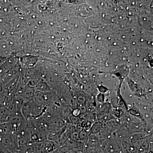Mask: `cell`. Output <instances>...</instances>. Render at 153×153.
<instances>
[{"label": "cell", "mask_w": 153, "mask_h": 153, "mask_svg": "<svg viewBox=\"0 0 153 153\" xmlns=\"http://www.w3.org/2000/svg\"><path fill=\"white\" fill-rule=\"evenodd\" d=\"M48 107L36 103L34 100L25 102L22 108V113L27 121L35 120L42 116Z\"/></svg>", "instance_id": "6da1fadb"}, {"label": "cell", "mask_w": 153, "mask_h": 153, "mask_svg": "<svg viewBox=\"0 0 153 153\" xmlns=\"http://www.w3.org/2000/svg\"><path fill=\"white\" fill-rule=\"evenodd\" d=\"M81 113V111L79 110V108H76L73 109V110L72 111L71 115H72L73 116L75 117H78Z\"/></svg>", "instance_id": "277c9868"}, {"label": "cell", "mask_w": 153, "mask_h": 153, "mask_svg": "<svg viewBox=\"0 0 153 153\" xmlns=\"http://www.w3.org/2000/svg\"><path fill=\"white\" fill-rule=\"evenodd\" d=\"M102 128V125L101 122H97L94 123L91 128V132L93 134H98L101 131Z\"/></svg>", "instance_id": "3957f363"}, {"label": "cell", "mask_w": 153, "mask_h": 153, "mask_svg": "<svg viewBox=\"0 0 153 153\" xmlns=\"http://www.w3.org/2000/svg\"><path fill=\"white\" fill-rule=\"evenodd\" d=\"M66 130V126L63 128L59 129L50 132L47 136V139L51 141H56L64 133Z\"/></svg>", "instance_id": "7a4b0ae2"}]
</instances>
